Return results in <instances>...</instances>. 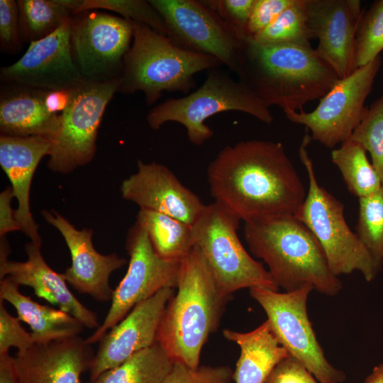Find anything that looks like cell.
<instances>
[{
  "label": "cell",
  "mask_w": 383,
  "mask_h": 383,
  "mask_svg": "<svg viewBox=\"0 0 383 383\" xmlns=\"http://www.w3.org/2000/svg\"><path fill=\"white\" fill-rule=\"evenodd\" d=\"M206 174L214 201L245 223L295 216L307 192L278 142L252 139L226 145Z\"/></svg>",
  "instance_id": "obj_1"
},
{
  "label": "cell",
  "mask_w": 383,
  "mask_h": 383,
  "mask_svg": "<svg viewBox=\"0 0 383 383\" xmlns=\"http://www.w3.org/2000/svg\"><path fill=\"white\" fill-rule=\"evenodd\" d=\"M235 74L267 106L284 112L304 111L340 79L311 47L261 44L249 37L243 40Z\"/></svg>",
  "instance_id": "obj_2"
},
{
  "label": "cell",
  "mask_w": 383,
  "mask_h": 383,
  "mask_svg": "<svg viewBox=\"0 0 383 383\" xmlns=\"http://www.w3.org/2000/svg\"><path fill=\"white\" fill-rule=\"evenodd\" d=\"M231 296H223L199 248L180 261L177 285L157 329L156 342L174 362L196 368Z\"/></svg>",
  "instance_id": "obj_3"
},
{
  "label": "cell",
  "mask_w": 383,
  "mask_h": 383,
  "mask_svg": "<svg viewBox=\"0 0 383 383\" xmlns=\"http://www.w3.org/2000/svg\"><path fill=\"white\" fill-rule=\"evenodd\" d=\"M243 235L250 252L265 262L285 292L309 285L321 294L334 296L342 289L319 242L294 216L246 222Z\"/></svg>",
  "instance_id": "obj_4"
},
{
  "label": "cell",
  "mask_w": 383,
  "mask_h": 383,
  "mask_svg": "<svg viewBox=\"0 0 383 383\" xmlns=\"http://www.w3.org/2000/svg\"><path fill=\"white\" fill-rule=\"evenodd\" d=\"M131 22L133 42L123 60L118 92L141 91L152 105L164 91L189 94L196 74L223 65L212 56L182 48L150 27Z\"/></svg>",
  "instance_id": "obj_5"
},
{
  "label": "cell",
  "mask_w": 383,
  "mask_h": 383,
  "mask_svg": "<svg viewBox=\"0 0 383 383\" xmlns=\"http://www.w3.org/2000/svg\"><path fill=\"white\" fill-rule=\"evenodd\" d=\"M240 111L266 124L273 122L267 106L245 84L219 67L209 70L204 83L180 98H170L152 108L146 120L153 130L168 122L182 124L189 140L202 145L213 135L205 123L207 118L221 112Z\"/></svg>",
  "instance_id": "obj_6"
},
{
  "label": "cell",
  "mask_w": 383,
  "mask_h": 383,
  "mask_svg": "<svg viewBox=\"0 0 383 383\" xmlns=\"http://www.w3.org/2000/svg\"><path fill=\"white\" fill-rule=\"evenodd\" d=\"M306 128L299 153L308 175L309 188L305 200L294 216L316 238L329 268L335 276L359 271L366 281L370 282L382 267L348 226L343 204L318 184L307 152L312 140Z\"/></svg>",
  "instance_id": "obj_7"
},
{
  "label": "cell",
  "mask_w": 383,
  "mask_h": 383,
  "mask_svg": "<svg viewBox=\"0 0 383 383\" xmlns=\"http://www.w3.org/2000/svg\"><path fill=\"white\" fill-rule=\"evenodd\" d=\"M240 219L221 204L205 205L192 225L195 245L201 251L216 283L225 296L252 287L279 290L263 264L255 260L240 242Z\"/></svg>",
  "instance_id": "obj_8"
},
{
  "label": "cell",
  "mask_w": 383,
  "mask_h": 383,
  "mask_svg": "<svg viewBox=\"0 0 383 383\" xmlns=\"http://www.w3.org/2000/svg\"><path fill=\"white\" fill-rule=\"evenodd\" d=\"M312 290L309 285L284 293L262 287L249 289L251 297L265 311L277 340L290 355L320 383H341L346 374L327 360L309 318L306 303Z\"/></svg>",
  "instance_id": "obj_9"
},
{
  "label": "cell",
  "mask_w": 383,
  "mask_h": 383,
  "mask_svg": "<svg viewBox=\"0 0 383 383\" xmlns=\"http://www.w3.org/2000/svg\"><path fill=\"white\" fill-rule=\"evenodd\" d=\"M119 85L120 79L85 81L72 91L69 104L60 114L59 130L52 139L50 170L67 174L92 160L102 117Z\"/></svg>",
  "instance_id": "obj_10"
},
{
  "label": "cell",
  "mask_w": 383,
  "mask_h": 383,
  "mask_svg": "<svg viewBox=\"0 0 383 383\" xmlns=\"http://www.w3.org/2000/svg\"><path fill=\"white\" fill-rule=\"evenodd\" d=\"M381 56L339 79L311 112L284 111L292 123L305 126L311 139L333 148L351 138L365 109L375 77L381 67Z\"/></svg>",
  "instance_id": "obj_11"
},
{
  "label": "cell",
  "mask_w": 383,
  "mask_h": 383,
  "mask_svg": "<svg viewBox=\"0 0 383 383\" xmlns=\"http://www.w3.org/2000/svg\"><path fill=\"white\" fill-rule=\"evenodd\" d=\"M126 250L130 256L128 270L113 289L111 306L103 323L85 339L88 344L99 342L138 304L165 288H177L181 260L160 257L145 231L136 223L128 232Z\"/></svg>",
  "instance_id": "obj_12"
},
{
  "label": "cell",
  "mask_w": 383,
  "mask_h": 383,
  "mask_svg": "<svg viewBox=\"0 0 383 383\" xmlns=\"http://www.w3.org/2000/svg\"><path fill=\"white\" fill-rule=\"evenodd\" d=\"M133 35L132 22L123 18L88 11L74 16L71 50L82 77L96 82L120 79Z\"/></svg>",
  "instance_id": "obj_13"
},
{
  "label": "cell",
  "mask_w": 383,
  "mask_h": 383,
  "mask_svg": "<svg viewBox=\"0 0 383 383\" xmlns=\"http://www.w3.org/2000/svg\"><path fill=\"white\" fill-rule=\"evenodd\" d=\"M177 45L216 58L236 74L243 38L203 1L149 0Z\"/></svg>",
  "instance_id": "obj_14"
},
{
  "label": "cell",
  "mask_w": 383,
  "mask_h": 383,
  "mask_svg": "<svg viewBox=\"0 0 383 383\" xmlns=\"http://www.w3.org/2000/svg\"><path fill=\"white\" fill-rule=\"evenodd\" d=\"M72 20L48 36L30 43L15 63L1 67V83L55 91L73 90L84 82L72 55Z\"/></svg>",
  "instance_id": "obj_15"
},
{
  "label": "cell",
  "mask_w": 383,
  "mask_h": 383,
  "mask_svg": "<svg viewBox=\"0 0 383 383\" xmlns=\"http://www.w3.org/2000/svg\"><path fill=\"white\" fill-rule=\"evenodd\" d=\"M308 26L318 39L315 49L340 79L356 69L355 42L363 9L359 0H305Z\"/></svg>",
  "instance_id": "obj_16"
},
{
  "label": "cell",
  "mask_w": 383,
  "mask_h": 383,
  "mask_svg": "<svg viewBox=\"0 0 383 383\" xmlns=\"http://www.w3.org/2000/svg\"><path fill=\"white\" fill-rule=\"evenodd\" d=\"M41 214L61 233L70 252L71 266L62 273L67 283L98 301L111 300L113 289L109 285V277L126 264V260L116 253L98 252L92 243V230L77 229L55 211L43 210Z\"/></svg>",
  "instance_id": "obj_17"
},
{
  "label": "cell",
  "mask_w": 383,
  "mask_h": 383,
  "mask_svg": "<svg viewBox=\"0 0 383 383\" xmlns=\"http://www.w3.org/2000/svg\"><path fill=\"white\" fill-rule=\"evenodd\" d=\"M175 290L165 288L138 304L104 335L89 368L90 380L156 342L161 316Z\"/></svg>",
  "instance_id": "obj_18"
},
{
  "label": "cell",
  "mask_w": 383,
  "mask_h": 383,
  "mask_svg": "<svg viewBox=\"0 0 383 383\" xmlns=\"http://www.w3.org/2000/svg\"><path fill=\"white\" fill-rule=\"evenodd\" d=\"M136 172L121 185L122 197L140 209L164 213L193 225L206 204L165 165L139 160Z\"/></svg>",
  "instance_id": "obj_19"
},
{
  "label": "cell",
  "mask_w": 383,
  "mask_h": 383,
  "mask_svg": "<svg viewBox=\"0 0 383 383\" xmlns=\"http://www.w3.org/2000/svg\"><path fill=\"white\" fill-rule=\"evenodd\" d=\"M40 247L30 241L25 245L27 260L11 261L9 260V243L5 236H1V279L8 277L18 286L31 287L36 296L73 316L84 327L98 328L100 324L96 314L73 295L63 274L56 272L46 263L41 254Z\"/></svg>",
  "instance_id": "obj_20"
},
{
  "label": "cell",
  "mask_w": 383,
  "mask_h": 383,
  "mask_svg": "<svg viewBox=\"0 0 383 383\" xmlns=\"http://www.w3.org/2000/svg\"><path fill=\"white\" fill-rule=\"evenodd\" d=\"M94 354L90 344L77 335L34 343L14 358L20 383H81Z\"/></svg>",
  "instance_id": "obj_21"
},
{
  "label": "cell",
  "mask_w": 383,
  "mask_h": 383,
  "mask_svg": "<svg viewBox=\"0 0 383 383\" xmlns=\"http://www.w3.org/2000/svg\"><path fill=\"white\" fill-rule=\"evenodd\" d=\"M51 145L52 138L45 136H0V165L18 201L16 218L21 231L38 245L41 238L30 210V190L35 171L41 159L49 155Z\"/></svg>",
  "instance_id": "obj_22"
},
{
  "label": "cell",
  "mask_w": 383,
  "mask_h": 383,
  "mask_svg": "<svg viewBox=\"0 0 383 383\" xmlns=\"http://www.w3.org/2000/svg\"><path fill=\"white\" fill-rule=\"evenodd\" d=\"M48 91L3 84L0 91L1 135L53 138L60 125V115L45 106Z\"/></svg>",
  "instance_id": "obj_23"
},
{
  "label": "cell",
  "mask_w": 383,
  "mask_h": 383,
  "mask_svg": "<svg viewBox=\"0 0 383 383\" xmlns=\"http://www.w3.org/2000/svg\"><path fill=\"white\" fill-rule=\"evenodd\" d=\"M223 335L240 349L233 374L235 383H265L273 369L291 356L267 320L248 332L223 329Z\"/></svg>",
  "instance_id": "obj_24"
},
{
  "label": "cell",
  "mask_w": 383,
  "mask_h": 383,
  "mask_svg": "<svg viewBox=\"0 0 383 383\" xmlns=\"http://www.w3.org/2000/svg\"><path fill=\"white\" fill-rule=\"evenodd\" d=\"M18 287L8 277L1 279L0 299L10 303L15 308L18 318L28 324L34 343L47 344L77 336L84 330V325L73 316L34 301L23 295Z\"/></svg>",
  "instance_id": "obj_25"
},
{
  "label": "cell",
  "mask_w": 383,
  "mask_h": 383,
  "mask_svg": "<svg viewBox=\"0 0 383 383\" xmlns=\"http://www.w3.org/2000/svg\"><path fill=\"white\" fill-rule=\"evenodd\" d=\"M135 223L145 231L156 252L165 259L180 261L195 246L192 225L174 217L140 209Z\"/></svg>",
  "instance_id": "obj_26"
},
{
  "label": "cell",
  "mask_w": 383,
  "mask_h": 383,
  "mask_svg": "<svg viewBox=\"0 0 383 383\" xmlns=\"http://www.w3.org/2000/svg\"><path fill=\"white\" fill-rule=\"evenodd\" d=\"M82 0H18L23 43L41 40L77 14Z\"/></svg>",
  "instance_id": "obj_27"
},
{
  "label": "cell",
  "mask_w": 383,
  "mask_h": 383,
  "mask_svg": "<svg viewBox=\"0 0 383 383\" xmlns=\"http://www.w3.org/2000/svg\"><path fill=\"white\" fill-rule=\"evenodd\" d=\"M174 362L155 342L88 383H161Z\"/></svg>",
  "instance_id": "obj_28"
},
{
  "label": "cell",
  "mask_w": 383,
  "mask_h": 383,
  "mask_svg": "<svg viewBox=\"0 0 383 383\" xmlns=\"http://www.w3.org/2000/svg\"><path fill=\"white\" fill-rule=\"evenodd\" d=\"M367 150L350 138L331 151V160L341 173L348 191L358 199L378 192L383 187Z\"/></svg>",
  "instance_id": "obj_29"
},
{
  "label": "cell",
  "mask_w": 383,
  "mask_h": 383,
  "mask_svg": "<svg viewBox=\"0 0 383 383\" xmlns=\"http://www.w3.org/2000/svg\"><path fill=\"white\" fill-rule=\"evenodd\" d=\"M251 38L266 45L311 47L310 40L315 38L308 26L305 0H295L269 26Z\"/></svg>",
  "instance_id": "obj_30"
},
{
  "label": "cell",
  "mask_w": 383,
  "mask_h": 383,
  "mask_svg": "<svg viewBox=\"0 0 383 383\" xmlns=\"http://www.w3.org/2000/svg\"><path fill=\"white\" fill-rule=\"evenodd\" d=\"M355 233L376 263H383V187L377 193L358 199Z\"/></svg>",
  "instance_id": "obj_31"
},
{
  "label": "cell",
  "mask_w": 383,
  "mask_h": 383,
  "mask_svg": "<svg viewBox=\"0 0 383 383\" xmlns=\"http://www.w3.org/2000/svg\"><path fill=\"white\" fill-rule=\"evenodd\" d=\"M383 50V0L374 1L363 9L356 31L354 65L362 67Z\"/></svg>",
  "instance_id": "obj_32"
},
{
  "label": "cell",
  "mask_w": 383,
  "mask_h": 383,
  "mask_svg": "<svg viewBox=\"0 0 383 383\" xmlns=\"http://www.w3.org/2000/svg\"><path fill=\"white\" fill-rule=\"evenodd\" d=\"M351 138L369 152L383 187V94L370 106H365Z\"/></svg>",
  "instance_id": "obj_33"
},
{
  "label": "cell",
  "mask_w": 383,
  "mask_h": 383,
  "mask_svg": "<svg viewBox=\"0 0 383 383\" xmlns=\"http://www.w3.org/2000/svg\"><path fill=\"white\" fill-rule=\"evenodd\" d=\"M99 9L116 12L126 20L144 24L168 36V30L165 21L149 1L82 0L77 14L82 11Z\"/></svg>",
  "instance_id": "obj_34"
},
{
  "label": "cell",
  "mask_w": 383,
  "mask_h": 383,
  "mask_svg": "<svg viewBox=\"0 0 383 383\" xmlns=\"http://www.w3.org/2000/svg\"><path fill=\"white\" fill-rule=\"evenodd\" d=\"M233 370L227 365L199 366L190 367L174 362L161 383H231Z\"/></svg>",
  "instance_id": "obj_35"
},
{
  "label": "cell",
  "mask_w": 383,
  "mask_h": 383,
  "mask_svg": "<svg viewBox=\"0 0 383 383\" xmlns=\"http://www.w3.org/2000/svg\"><path fill=\"white\" fill-rule=\"evenodd\" d=\"M23 47L19 31L17 1L0 0V49L4 53L15 55Z\"/></svg>",
  "instance_id": "obj_36"
},
{
  "label": "cell",
  "mask_w": 383,
  "mask_h": 383,
  "mask_svg": "<svg viewBox=\"0 0 383 383\" xmlns=\"http://www.w3.org/2000/svg\"><path fill=\"white\" fill-rule=\"evenodd\" d=\"M18 317L10 314L0 299V355L9 353L12 347L18 349V353H23L34 343L31 335L21 326Z\"/></svg>",
  "instance_id": "obj_37"
},
{
  "label": "cell",
  "mask_w": 383,
  "mask_h": 383,
  "mask_svg": "<svg viewBox=\"0 0 383 383\" xmlns=\"http://www.w3.org/2000/svg\"><path fill=\"white\" fill-rule=\"evenodd\" d=\"M203 2L243 39L255 0H206Z\"/></svg>",
  "instance_id": "obj_38"
},
{
  "label": "cell",
  "mask_w": 383,
  "mask_h": 383,
  "mask_svg": "<svg viewBox=\"0 0 383 383\" xmlns=\"http://www.w3.org/2000/svg\"><path fill=\"white\" fill-rule=\"evenodd\" d=\"M294 1L255 0L246 27L245 37H254L275 20Z\"/></svg>",
  "instance_id": "obj_39"
},
{
  "label": "cell",
  "mask_w": 383,
  "mask_h": 383,
  "mask_svg": "<svg viewBox=\"0 0 383 383\" xmlns=\"http://www.w3.org/2000/svg\"><path fill=\"white\" fill-rule=\"evenodd\" d=\"M297 360L289 356L272 371L265 383H320Z\"/></svg>",
  "instance_id": "obj_40"
},
{
  "label": "cell",
  "mask_w": 383,
  "mask_h": 383,
  "mask_svg": "<svg viewBox=\"0 0 383 383\" xmlns=\"http://www.w3.org/2000/svg\"><path fill=\"white\" fill-rule=\"evenodd\" d=\"M14 197L11 187L6 188L0 194V236L8 233L21 231L15 211L11 209V199Z\"/></svg>",
  "instance_id": "obj_41"
},
{
  "label": "cell",
  "mask_w": 383,
  "mask_h": 383,
  "mask_svg": "<svg viewBox=\"0 0 383 383\" xmlns=\"http://www.w3.org/2000/svg\"><path fill=\"white\" fill-rule=\"evenodd\" d=\"M73 90L48 91L45 102L48 111L54 114L62 113L69 104Z\"/></svg>",
  "instance_id": "obj_42"
},
{
  "label": "cell",
  "mask_w": 383,
  "mask_h": 383,
  "mask_svg": "<svg viewBox=\"0 0 383 383\" xmlns=\"http://www.w3.org/2000/svg\"><path fill=\"white\" fill-rule=\"evenodd\" d=\"M0 383H20L14 357L0 355Z\"/></svg>",
  "instance_id": "obj_43"
},
{
  "label": "cell",
  "mask_w": 383,
  "mask_h": 383,
  "mask_svg": "<svg viewBox=\"0 0 383 383\" xmlns=\"http://www.w3.org/2000/svg\"><path fill=\"white\" fill-rule=\"evenodd\" d=\"M363 383H383V362L373 368Z\"/></svg>",
  "instance_id": "obj_44"
}]
</instances>
